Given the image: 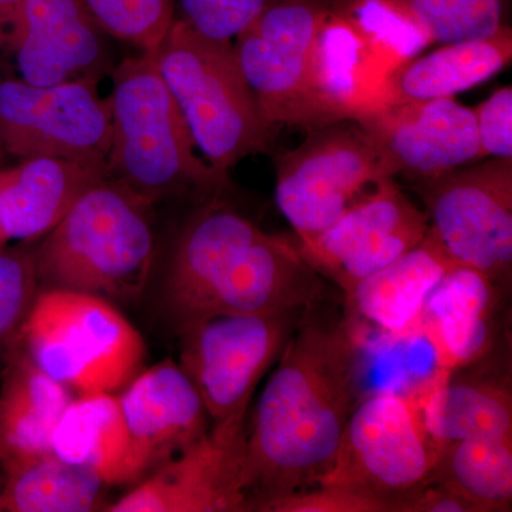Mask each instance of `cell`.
Segmentation results:
<instances>
[{"mask_svg":"<svg viewBox=\"0 0 512 512\" xmlns=\"http://www.w3.org/2000/svg\"><path fill=\"white\" fill-rule=\"evenodd\" d=\"M421 421L437 447L470 439H512L510 376L450 377L434 384Z\"/></svg>","mask_w":512,"mask_h":512,"instance_id":"24","label":"cell"},{"mask_svg":"<svg viewBox=\"0 0 512 512\" xmlns=\"http://www.w3.org/2000/svg\"><path fill=\"white\" fill-rule=\"evenodd\" d=\"M478 137V160L512 158V87L495 90L473 109Z\"/></svg>","mask_w":512,"mask_h":512,"instance_id":"34","label":"cell"},{"mask_svg":"<svg viewBox=\"0 0 512 512\" xmlns=\"http://www.w3.org/2000/svg\"><path fill=\"white\" fill-rule=\"evenodd\" d=\"M413 185L450 258L510 291L512 158H484Z\"/></svg>","mask_w":512,"mask_h":512,"instance_id":"9","label":"cell"},{"mask_svg":"<svg viewBox=\"0 0 512 512\" xmlns=\"http://www.w3.org/2000/svg\"><path fill=\"white\" fill-rule=\"evenodd\" d=\"M16 345L79 396L120 392L147 353L143 336L109 299L59 288L37 292Z\"/></svg>","mask_w":512,"mask_h":512,"instance_id":"6","label":"cell"},{"mask_svg":"<svg viewBox=\"0 0 512 512\" xmlns=\"http://www.w3.org/2000/svg\"><path fill=\"white\" fill-rule=\"evenodd\" d=\"M39 292L35 256L28 249L0 248V360L8 359Z\"/></svg>","mask_w":512,"mask_h":512,"instance_id":"31","label":"cell"},{"mask_svg":"<svg viewBox=\"0 0 512 512\" xmlns=\"http://www.w3.org/2000/svg\"><path fill=\"white\" fill-rule=\"evenodd\" d=\"M508 292L467 266H454L441 279L424 305L417 333L429 340L444 373L477 365L490 355Z\"/></svg>","mask_w":512,"mask_h":512,"instance_id":"18","label":"cell"},{"mask_svg":"<svg viewBox=\"0 0 512 512\" xmlns=\"http://www.w3.org/2000/svg\"><path fill=\"white\" fill-rule=\"evenodd\" d=\"M511 59L512 30L507 25L487 39L448 43L394 69L384 80L377 106L453 97L491 79Z\"/></svg>","mask_w":512,"mask_h":512,"instance_id":"22","label":"cell"},{"mask_svg":"<svg viewBox=\"0 0 512 512\" xmlns=\"http://www.w3.org/2000/svg\"><path fill=\"white\" fill-rule=\"evenodd\" d=\"M248 412L211 423L183 453L138 481L109 512H248L245 427Z\"/></svg>","mask_w":512,"mask_h":512,"instance_id":"14","label":"cell"},{"mask_svg":"<svg viewBox=\"0 0 512 512\" xmlns=\"http://www.w3.org/2000/svg\"><path fill=\"white\" fill-rule=\"evenodd\" d=\"M109 33L84 0H23L5 60L33 86L79 80L99 83L113 72Z\"/></svg>","mask_w":512,"mask_h":512,"instance_id":"15","label":"cell"},{"mask_svg":"<svg viewBox=\"0 0 512 512\" xmlns=\"http://www.w3.org/2000/svg\"><path fill=\"white\" fill-rule=\"evenodd\" d=\"M111 147L107 175L156 202L177 192L217 194L227 174L197 156L183 111L161 76L154 50L127 57L111 72Z\"/></svg>","mask_w":512,"mask_h":512,"instance_id":"3","label":"cell"},{"mask_svg":"<svg viewBox=\"0 0 512 512\" xmlns=\"http://www.w3.org/2000/svg\"><path fill=\"white\" fill-rule=\"evenodd\" d=\"M329 9L365 37L390 73L434 45L423 22L399 0H329Z\"/></svg>","mask_w":512,"mask_h":512,"instance_id":"28","label":"cell"},{"mask_svg":"<svg viewBox=\"0 0 512 512\" xmlns=\"http://www.w3.org/2000/svg\"><path fill=\"white\" fill-rule=\"evenodd\" d=\"M390 70L350 23L329 9L313 46L309 93L319 126L375 109Z\"/></svg>","mask_w":512,"mask_h":512,"instance_id":"20","label":"cell"},{"mask_svg":"<svg viewBox=\"0 0 512 512\" xmlns=\"http://www.w3.org/2000/svg\"><path fill=\"white\" fill-rule=\"evenodd\" d=\"M429 225L427 212L387 177L318 237L296 245L306 264L346 296L363 279L417 247Z\"/></svg>","mask_w":512,"mask_h":512,"instance_id":"13","label":"cell"},{"mask_svg":"<svg viewBox=\"0 0 512 512\" xmlns=\"http://www.w3.org/2000/svg\"><path fill=\"white\" fill-rule=\"evenodd\" d=\"M328 12L329 0H279L232 40L239 69L265 119L275 126L319 127L309 73Z\"/></svg>","mask_w":512,"mask_h":512,"instance_id":"12","label":"cell"},{"mask_svg":"<svg viewBox=\"0 0 512 512\" xmlns=\"http://www.w3.org/2000/svg\"><path fill=\"white\" fill-rule=\"evenodd\" d=\"M328 288L296 242L268 234L215 200L187 222L175 242L165 305L180 329L212 316L306 308Z\"/></svg>","mask_w":512,"mask_h":512,"instance_id":"2","label":"cell"},{"mask_svg":"<svg viewBox=\"0 0 512 512\" xmlns=\"http://www.w3.org/2000/svg\"><path fill=\"white\" fill-rule=\"evenodd\" d=\"M0 384V464L52 451L57 421L73 396L13 346Z\"/></svg>","mask_w":512,"mask_h":512,"instance_id":"23","label":"cell"},{"mask_svg":"<svg viewBox=\"0 0 512 512\" xmlns=\"http://www.w3.org/2000/svg\"><path fill=\"white\" fill-rule=\"evenodd\" d=\"M259 512H402V497L390 498L339 485H315L275 498Z\"/></svg>","mask_w":512,"mask_h":512,"instance_id":"32","label":"cell"},{"mask_svg":"<svg viewBox=\"0 0 512 512\" xmlns=\"http://www.w3.org/2000/svg\"><path fill=\"white\" fill-rule=\"evenodd\" d=\"M458 266L430 229L417 247L363 279L343 306L353 322L390 338L417 332L421 312L441 279Z\"/></svg>","mask_w":512,"mask_h":512,"instance_id":"19","label":"cell"},{"mask_svg":"<svg viewBox=\"0 0 512 512\" xmlns=\"http://www.w3.org/2000/svg\"><path fill=\"white\" fill-rule=\"evenodd\" d=\"M183 19L201 35L234 40L279 0H175Z\"/></svg>","mask_w":512,"mask_h":512,"instance_id":"33","label":"cell"},{"mask_svg":"<svg viewBox=\"0 0 512 512\" xmlns=\"http://www.w3.org/2000/svg\"><path fill=\"white\" fill-rule=\"evenodd\" d=\"M427 483L440 485L473 512L512 510V439H470L439 447Z\"/></svg>","mask_w":512,"mask_h":512,"instance_id":"27","label":"cell"},{"mask_svg":"<svg viewBox=\"0 0 512 512\" xmlns=\"http://www.w3.org/2000/svg\"><path fill=\"white\" fill-rule=\"evenodd\" d=\"M306 308L212 316L177 329L178 365L200 394L211 423L249 412L256 387L278 362Z\"/></svg>","mask_w":512,"mask_h":512,"instance_id":"8","label":"cell"},{"mask_svg":"<svg viewBox=\"0 0 512 512\" xmlns=\"http://www.w3.org/2000/svg\"><path fill=\"white\" fill-rule=\"evenodd\" d=\"M109 178L104 165L33 157L0 168V228L6 239L45 237L84 192Z\"/></svg>","mask_w":512,"mask_h":512,"instance_id":"21","label":"cell"},{"mask_svg":"<svg viewBox=\"0 0 512 512\" xmlns=\"http://www.w3.org/2000/svg\"><path fill=\"white\" fill-rule=\"evenodd\" d=\"M120 403L130 439V484L183 453L211 427L200 394L173 359L138 373Z\"/></svg>","mask_w":512,"mask_h":512,"instance_id":"17","label":"cell"},{"mask_svg":"<svg viewBox=\"0 0 512 512\" xmlns=\"http://www.w3.org/2000/svg\"><path fill=\"white\" fill-rule=\"evenodd\" d=\"M362 329L329 292L286 342L245 427L248 510L315 487L329 473L360 397Z\"/></svg>","mask_w":512,"mask_h":512,"instance_id":"1","label":"cell"},{"mask_svg":"<svg viewBox=\"0 0 512 512\" xmlns=\"http://www.w3.org/2000/svg\"><path fill=\"white\" fill-rule=\"evenodd\" d=\"M23 0H0V60H5L10 30Z\"/></svg>","mask_w":512,"mask_h":512,"instance_id":"35","label":"cell"},{"mask_svg":"<svg viewBox=\"0 0 512 512\" xmlns=\"http://www.w3.org/2000/svg\"><path fill=\"white\" fill-rule=\"evenodd\" d=\"M57 457L90 468L107 485L130 484V439L117 393L77 396L52 436Z\"/></svg>","mask_w":512,"mask_h":512,"instance_id":"25","label":"cell"},{"mask_svg":"<svg viewBox=\"0 0 512 512\" xmlns=\"http://www.w3.org/2000/svg\"><path fill=\"white\" fill-rule=\"evenodd\" d=\"M437 454L412 404L393 393L370 394L350 413L333 466L318 485L399 498L427 484Z\"/></svg>","mask_w":512,"mask_h":512,"instance_id":"10","label":"cell"},{"mask_svg":"<svg viewBox=\"0 0 512 512\" xmlns=\"http://www.w3.org/2000/svg\"><path fill=\"white\" fill-rule=\"evenodd\" d=\"M353 120L366 131L393 177L403 175L412 184L477 161L474 111L453 97L384 104Z\"/></svg>","mask_w":512,"mask_h":512,"instance_id":"16","label":"cell"},{"mask_svg":"<svg viewBox=\"0 0 512 512\" xmlns=\"http://www.w3.org/2000/svg\"><path fill=\"white\" fill-rule=\"evenodd\" d=\"M6 242H8V239L3 235L2 228H0V248L5 247Z\"/></svg>","mask_w":512,"mask_h":512,"instance_id":"37","label":"cell"},{"mask_svg":"<svg viewBox=\"0 0 512 512\" xmlns=\"http://www.w3.org/2000/svg\"><path fill=\"white\" fill-rule=\"evenodd\" d=\"M154 56L198 150L215 170L228 174L244 158L271 151L281 127L259 109L232 40L201 35L175 16Z\"/></svg>","mask_w":512,"mask_h":512,"instance_id":"5","label":"cell"},{"mask_svg":"<svg viewBox=\"0 0 512 512\" xmlns=\"http://www.w3.org/2000/svg\"><path fill=\"white\" fill-rule=\"evenodd\" d=\"M275 168L276 205L299 244L318 237L377 183L393 177L355 120L309 128L298 147L275 157Z\"/></svg>","mask_w":512,"mask_h":512,"instance_id":"7","label":"cell"},{"mask_svg":"<svg viewBox=\"0 0 512 512\" xmlns=\"http://www.w3.org/2000/svg\"><path fill=\"white\" fill-rule=\"evenodd\" d=\"M423 22L434 43L487 39L503 23L501 0H399Z\"/></svg>","mask_w":512,"mask_h":512,"instance_id":"29","label":"cell"},{"mask_svg":"<svg viewBox=\"0 0 512 512\" xmlns=\"http://www.w3.org/2000/svg\"><path fill=\"white\" fill-rule=\"evenodd\" d=\"M111 134L109 101L99 83L33 86L0 77V140L6 153L20 160L56 157L107 167Z\"/></svg>","mask_w":512,"mask_h":512,"instance_id":"11","label":"cell"},{"mask_svg":"<svg viewBox=\"0 0 512 512\" xmlns=\"http://www.w3.org/2000/svg\"><path fill=\"white\" fill-rule=\"evenodd\" d=\"M109 36L156 50L175 19V0H84Z\"/></svg>","mask_w":512,"mask_h":512,"instance_id":"30","label":"cell"},{"mask_svg":"<svg viewBox=\"0 0 512 512\" xmlns=\"http://www.w3.org/2000/svg\"><path fill=\"white\" fill-rule=\"evenodd\" d=\"M6 151L5 147H3L2 140H0V168L3 167V163H5L6 160Z\"/></svg>","mask_w":512,"mask_h":512,"instance_id":"36","label":"cell"},{"mask_svg":"<svg viewBox=\"0 0 512 512\" xmlns=\"http://www.w3.org/2000/svg\"><path fill=\"white\" fill-rule=\"evenodd\" d=\"M151 208L111 178L93 185L33 252L39 288L136 299L154 262Z\"/></svg>","mask_w":512,"mask_h":512,"instance_id":"4","label":"cell"},{"mask_svg":"<svg viewBox=\"0 0 512 512\" xmlns=\"http://www.w3.org/2000/svg\"><path fill=\"white\" fill-rule=\"evenodd\" d=\"M0 470V512L97 511L109 487L90 468L53 451L0 464Z\"/></svg>","mask_w":512,"mask_h":512,"instance_id":"26","label":"cell"}]
</instances>
